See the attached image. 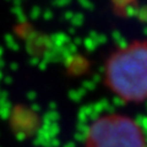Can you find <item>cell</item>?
<instances>
[{
    "label": "cell",
    "mask_w": 147,
    "mask_h": 147,
    "mask_svg": "<svg viewBox=\"0 0 147 147\" xmlns=\"http://www.w3.org/2000/svg\"><path fill=\"white\" fill-rule=\"evenodd\" d=\"M109 80L124 97H147V47H137L119 54L110 64Z\"/></svg>",
    "instance_id": "obj_1"
},
{
    "label": "cell",
    "mask_w": 147,
    "mask_h": 147,
    "mask_svg": "<svg viewBox=\"0 0 147 147\" xmlns=\"http://www.w3.org/2000/svg\"><path fill=\"white\" fill-rule=\"evenodd\" d=\"M92 147H144L139 129L126 119H108L93 129Z\"/></svg>",
    "instance_id": "obj_2"
}]
</instances>
